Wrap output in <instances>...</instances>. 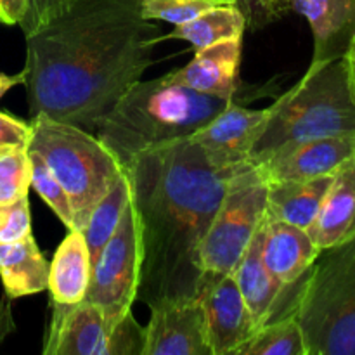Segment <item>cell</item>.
<instances>
[{"label": "cell", "mask_w": 355, "mask_h": 355, "mask_svg": "<svg viewBox=\"0 0 355 355\" xmlns=\"http://www.w3.org/2000/svg\"><path fill=\"white\" fill-rule=\"evenodd\" d=\"M159 37L139 0H73L24 37L30 118L47 114L96 132L151 66Z\"/></svg>", "instance_id": "obj_1"}, {"label": "cell", "mask_w": 355, "mask_h": 355, "mask_svg": "<svg viewBox=\"0 0 355 355\" xmlns=\"http://www.w3.org/2000/svg\"><path fill=\"white\" fill-rule=\"evenodd\" d=\"M248 165V163H245ZM217 165L191 139L134 156L123 166L141 229L137 300L200 297V250L229 179L241 166Z\"/></svg>", "instance_id": "obj_2"}, {"label": "cell", "mask_w": 355, "mask_h": 355, "mask_svg": "<svg viewBox=\"0 0 355 355\" xmlns=\"http://www.w3.org/2000/svg\"><path fill=\"white\" fill-rule=\"evenodd\" d=\"M234 101L196 92L165 75L139 80L101 121L96 134L125 166L141 153L189 139Z\"/></svg>", "instance_id": "obj_3"}, {"label": "cell", "mask_w": 355, "mask_h": 355, "mask_svg": "<svg viewBox=\"0 0 355 355\" xmlns=\"http://www.w3.org/2000/svg\"><path fill=\"white\" fill-rule=\"evenodd\" d=\"M267 110L266 127L248 156L252 165L298 142L355 135V99L343 58L309 66L307 73Z\"/></svg>", "instance_id": "obj_4"}, {"label": "cell", "mask_w": 355, "mask_h": 355, "mask_svg": "<svg viewBox=\"0 0 355 355\" xmlns=\"http://www.w3.org/2000/svg\"><path fill=\"white\" fill-rule=\"evenodd\" d=\"M295 315L307 355H355V236L319 253Z\"/></svg>", "instance_id": "obj_5"}, {"label": "cell", "mask_w": 355, "mask_h": 355, "mask_svg": "<svg viewBox=\"0 0 355 355\" xmlns=\"http://www.w3.org/2000/svg\"><path fill=\"white\" fill-rule=\"evenodd\" d=\"M28 151L40 156L71 201L75 229L83 231L101 198L110 191L123 166L99 137L47 114L31 118Z\"/></svg>", "instance_id": "obj_6"}, {"label": "cell", "mask_w": 355, "mask_h": 355, "mask_svg": "<svg viewBox=\"0 0 355 355\" xmlns=\"http://www.w3.org/2000/svg\"><path fill=\"white\" fill-rule=\"evenodd\" d=\"M267 214V182L255 165L229 179L200 250L203 274H232Z\"/></svg>", "instance_id": "obj_7"}, {"label": "cell", "mask_w": 355, "mask_h": 355, "mask_svg": "<svg viewBox=\"0 0 355 355\" xmlns=\"http://www.w3.org/2000/svg\"><path fill=\"white\" fill-rule=\"evenodd\" d=\"M141 229L134 203H128L123 217L110 241L92 262L90 284L85 300L103 311L107 328L132 312L137 302L141 279Z\"/></svg>", "instance_id": "obj_8"}, {"label": "cell", "mask_w": 355, "mask_h": 355, "mask_svg": "<svg viewBox=\"0 0 355 355\" xmlns=\"http://www.w3.org/2000/svg\"><path fill=\"white\" fill-rule=\"evenodd\" d=\"M200 300L214 355H234L259 329L232 274H203Z\"/></svg>", "instance_id": "obj_9"}, {"label": "cell", "mask_w": 355, "mask_h": 355, "mask_svg": "<svg viewBox=\"0 0 355 355\" xmlns=\"http://www.w3.org/2000/svg\"><path fill=\"white\" fill-rule=\"evenodd\" d=\"M149 309L142 355H214L200 297L159 300Z\"/></svg>", "instance_id": "obj_10"}, {"label": "cell", "mask_w": 355, "mask_h": 355, "mask_svg": "<svg viewBox=\"0 0 355 355\" xmlns=\"http://www.w3.org/2000/svg\"><path fill=\"white\" fill-rule=\"evenodd\" d=\"M355 156V135H328L279 149L255 165L266 182L312 180L335 175Z\"/></svg>", "instance_id": "obj_11"}, {"label": "cell", "mask_w": 355, "mask_h": 355, "mask_svg": "<svg viewBox=\"0 0 355 355\" xmlns=\"http://www.w3.org/2000/svg\"><path fill=\"white\" fill-rule=\"evenodd\" d=\"M266 218V217H263ZM262 239H263V220L259 231L253 236L252 243L246 248L245 255L236 266L234 276L239 291L243 295L246 307L252 312L255 322L260 326L279 319L283 315L295 314L298 302V293L304 279L293 286L281 284L269 269L266 267L262 259Z\"/></svg>", "instance_id": "obj_12"}, {"label": "cell", "mask_w": 355, "mask_h": 355, "mask_svg": "<svg viewBox=\"0 0 355 355\" xmlns=\"http://www.w3.org/2000/svg\"><path fill=\"white\" fill-rule=\"evenodd\" d=\"M267 114V107L250 110L234 101L189 139L200 144L217 165H245L250 163V151L266 127Z\"/></svg>", "instance_id": "obj_13"}, {"label": "cell", "mask_w": 355, "mask_h": 355, "mask_svg": "<svg viewBox=\"0 0 355 355\" xmlns=\"http://www.w3.org/2000/svg\"><path fill=\"white\" fill-rule=\"evenodd\" d=\"M241 54L243 38L218 42L196 51L194 58L186 66L166 73L165 78L208 96L238 99L241 96Z\"/></svg>", "instance_id": "obj_14"}, {"label": "cell", "mask_w": 355, "mask_h": 355, "mask_svg": "<svg viewBox=\"0 0 355 355\" xmlns=\"http://www.w3.org/2000/svg\"><path fill=\"white\" fill-rule=\"evenodd\" d=\"M309 21L314 37L311 66L342 59L355 37V0H286Z\"/></svg>", "instance_id": "obj_15"}, {"label": "cell", "mask_w": 355, "mask_h": 355, "mask_svg": "<svg viewBox=\"0 0 355 355\" xmlns=\"http://www.w3.org/2000/svg\"><path fill=\"white\" fill-rule=\"evenodd\" d=\"M321 250L307 229L277 220L266 214L263 218L262 259L269 272L284 286L300 283L314 266Z\"/></svg>", "instance_id": "obj_16"}, {"label": "cell", "mask_w": 355, "mask_h": 355, "mask_svg": "<svg viewBox=\"0 0 355 355\" xmlns=\"http://www.w3.org/2000/svg\"><path fill=\"white\" fill-rule=\"evenodd\" d=\"M92 262L85 238L80 231H69L62 239L49 267L47 290L52 309L69 311L85 300L90 284Z\"/></svg>", "instance_id": "obj_17"}, {"label": "cell", "mask_w": 355, "mask_h": 355, "mask_svg": "<svg viewBox=\"0 0 355 355\" xmlns=\"http://www.w3.org/2000/svg\"><path fill=\"white\" fill-rule=\"evenodd\" d=\"M309 232L321 252L355 236V156L333 175L321 211Z\"/></svg>", "instance_id": "obj_18"}, {"label": "cell", "mask_w": 355, "mask_h": 355, "mask_svg": "<svg viewBox=\"0 0 355 355\" xmlns=\"http://www.w3.org/2000/svg\"><path fill=\"white\" fill-rule=\"evenodd\" d=\"M110 328L103 311L83 300L68 312L64 321L45 336L44 355H104Z\"/></svg>", "instance_id": "obj_19"}, {"label": "cell", "mask_w": 355, "mask_h": 355, "mask_svg": "<svg viewBox=\"0 0 355 355\" xmlns=\"http://www.w3.org/2000/svg\"><path fill=\"white\" fill-rule=\"evenodd\" d=\"M331 182L333 175L267 182V215L309 231L321 211Z\"/></svg>", "instance_id": "obj_20"}, {"label": "cell", "mask_w": 355, "mask_h": 355, "mask_svg": "<svg viewBox=\"0 0 355 355\" xmlns=\"http://www.w3.org/2000/svg\"><path fill=\"white\" fill-rule=\"evenodd\" d=\"M49 267L51 263L38 250L33 234L19 241L0 243V279L10 300L47 290Z\"/></svg>", "instance_id": "obj_21"}, {"label": "cell", "mask_w": 355, "mask_h": 355, "mask_svg": "<svg viewBox=\"0 0 355 355\" xmlns=\"http://www.w3.org/2000/svg\"><path fill=\"white\" fill-rule=\"evenodd\" d=\"M248 28L246 14L236 3H220L187 23L173 28L163 40H186L196 51L232 38H243Z\"/></svg>", "instance_id": "obj_22"}, {"label": "cell", "mask_w": 355, "mask_h": 355, "mask_svg": "<svg viewBox=\"0 0 355 355\" xmlns=\"http://www.w3.org/2000/svg\"><path fill=\"white\" fill-rule=\"evenodd\" d=\"M130 200V179H128L127 170L123 168L120 175L116 177V180L113 182V186L110 187V191L96 205V208L90 214L89 220H87V225L82 231L87 243V248H89L90 253V262L96 260L101 248L114 234L121 217H123L125 208L128 207Z\"/></svg>", "instance_id": "obj_23"}, {"label": "cell", "mask_w": 355, "mask_h": 355, "mask_svg": "<svg viewBox=\"0 0 355 355\" xmlns=\"http://www.w3.org/2000/svg\"><path fill=\"white\" fill-rule=\"evenodd\" d=\"M234 355H307L297 315L288 314L260 326Z\"/></svg>", "instance_id": "obj_24"}, {"label": "cell", "mask_w": 355, "mask_h": 355, "mask_svg": "<svg viewBox=\"0 0 355 355\" xmlns=\"http://www.w3.org/2000/svg\"><path fill=\"white\" fill-rule=\"evenodd\" d=\"M31 189V162L28 146L0 149V205H9L28 196Z\"/></svg>", "instance_id": "obj_25"}, {"label": "cell", "mask_w": 355, "mask_h": 355, "mask_svg": "<svg viewBox=\"0 0 355 355\" xmlns=\"http://www.w3.org/2000/svg\"><path fill=\"white\" fill-rule=\"evenodd\" d=\"M31 162V189L37 191L38 196L47 203V207L58 215L59 220L73 231L75 229V214H73L71 201L62 189L61 182L55 179L54 173L49 170L44 159L33 151H28Z\"/></svg>", "instance_id": "obj_26"}, {"label": "cell", "mask_w": 355, "mask_h": 355, "mask_svg": "<svg viewBox=\"0 0 355 355\" xmlns=\"http://www.w3.org/2000/svg\"><path fill=\"white\" fill-rule=\"evenodd\" d=\"M139 2L146 19L165 21L173 26L187 23L220 3H231L224 0H139Z\"/></svg>", "instance_id": "obj_27"}, {"label": "cell", "mask_w": 355, "mask_h": 355, "mask_svg": "<svg viewBox=\"0 0 355 355\" xmlns=\"http://www.w3.org/2000/svg\"><path fill=\"white\" fill-rule=\"evenodd\" d=\"M146 342V328L135 321L128 312L123 319L111 328L104 355H142Z\"/></svg>", "instance_id": "obj_28"}, {"label": "cell", "mask_w": 355, "mask_h": 355, "mask_svg": "<svg viewBox=\"0 0 355 355\" xmlns=\"http://www.w3.org/2000/svg\"><path fill=\"white\" fill-rule=\"evenodd\" d=\"M31 234L28 196L9 205H0V243H12Z\"/></svg>", "instance_id": "obj_29"}, {"label": "cell", "mask_w": 355, "mask_h": 355, "mask_svg": "<svg viewBox=\"0 0 355 355\" xmlns=\"http://www.w3.org/2000/svg\"><path fill=\"white\" fill-rule=\"evenodd\" d=\"M71 2L73 0H28L26 16L19 23L24 37L31 35L51 19H54L55 16L64 12Z\"/></svg>", "instance_id": "obj_30"}, {"label": "cell", "mask_w": 355, "mask_h": 355, "mask_svg": "<svg viewBox=\"0 0 355 355\" xmlns=\"http://www.w3.org/2000/svg\"><path fill=\"white\" fill-rule=\"evenodd\" d=\"M31 139V123L0 111V149L7 146H28Z\"/></svg>", "instance_id": "obj_31"}, {"label": "cell", "mask_w": 355, "mask_h": 355, "mask_svg": "<svg viewBox=\"0 0 355 355\" xmlns=\"http://www.w3.org/2000/svg\"><path fill=\"white\" fill-rule=\"evenodd\" d=\"M28 10V0H0V23L14 26L23 21Z\"/></svg>", "instance_id": "obj_32"}, {"label": "cell", "mask_w": 355, "mask_h": 355, "mask_svg": "<svg viewBox=\"0 0 355 355\" xmlns=\"http://www.w3.org/2000/svg\"><path fill=\"white\" fill-rule=\"evenodd\" d=\"M14 331H16V324L12 318V305H10V298L3 295L0 300V345Z\"/></svg>", "instance_id": "obj_33"}, {"label": "cell", "mask_w": 355, "mask_h": 355, "mask_svg": "<svg viewBox=\"0 0 355 355\" xmlns=\"http://www.w3.org/2000/svg\"><path fill=\"white\" fill-rule=\"evenodd\" d=\"M343 61H345L347 68V76H349L350 89H352L354 99H355V37L350 42L349 49H347L345 55H343Z\"/></svg>", "instance_id": "obj_34"}, {"label": "cell", "mask_w": 355, "mask_h": 355, "mask_svg": "<svg viewBox=\"0 0 355 355\" xmlns=\"http://www.w3.org/2000/svg\"><path fill=\"white\" fill-rule=\"evenodd\" d=\"M21 83H24L23 69H21L19 73H16V75H6V73L0 71V99H2L12 87L21 85Z\"/></svg>", "instance_id": "obj_35"}, {"label": "cell", "mask_w": 355, "mask_h": 355, "mask_svg": "<svg viewBox=\"0 0 355 355\" xmlns=\"http://www.w3.org/2000/svg\"><path fill=\"white\" fill-rule=\"evenodd\" d=\"M253 7H255L257 12H267L274 14V10L281 9V7H286V0H252Z\"/></svg>", "instance_id": "obj_36"}, {"label": "cell", "mask_w": 355, "mask_h": 355, "mask_svg": "<svg viewBox=\"0 0 355 355\" xmlns=\"http://www.w3.org/2000/svg\"><path fill=\"white\" fill-rule=\"evenodd\" d=\"M231 3H236V6L239 7V9L243 10V12L246 14V19H248V26L253 23V19H255V7H253V2L252 0H229Z\"/></svg>", "instance_id": "obj_37"}, {"label": "cell", "mask_w": 355, "mask_h": 355, "mask_svg": "<svg viewBox=\"0 0 355 355\" xmlns=\"http://www.w3.org/2000/svg\"><path fill=\"white\" fill-rule=\"evenodd\" d=\"M224 2H229V0H224Z\"/></svg>", "instance_id": "obj_38"}]
</instances>
